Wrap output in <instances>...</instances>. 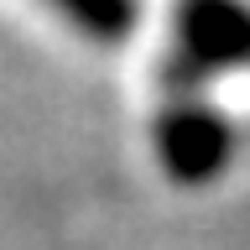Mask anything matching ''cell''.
I'll return each mask as SVG.
<instances>
[{"label": "cell", "instance_id": "cell-2", "mask_svg": "<svg viewBox=\"0 0 250 250\" xmlns=\"http://www.w3.org/2000/svg\"><path fill=\"white\" fill-rule=\"evenodd\" d=\"M52 11H62L78 31H89L99 42H120L136 26V0H47Z\"/></svg>", "mask_w": 250, "mask_h": 250}, {"label": "cell", "instance_id": "cell-1", "mask_svg": "<svg viewBox=\"0 0 250 250\" xmlns=\"http://www.w3.org/2000/svg\"><path fill=\"white\" fill-rule=\"evenodd\" d=\"M219 151H224V130H219L214 115H172L167 130H162V156H167L183 177L214 172Z\"/></svg>", "mask_w": 250, "mask_h": 250}]
</instances>
